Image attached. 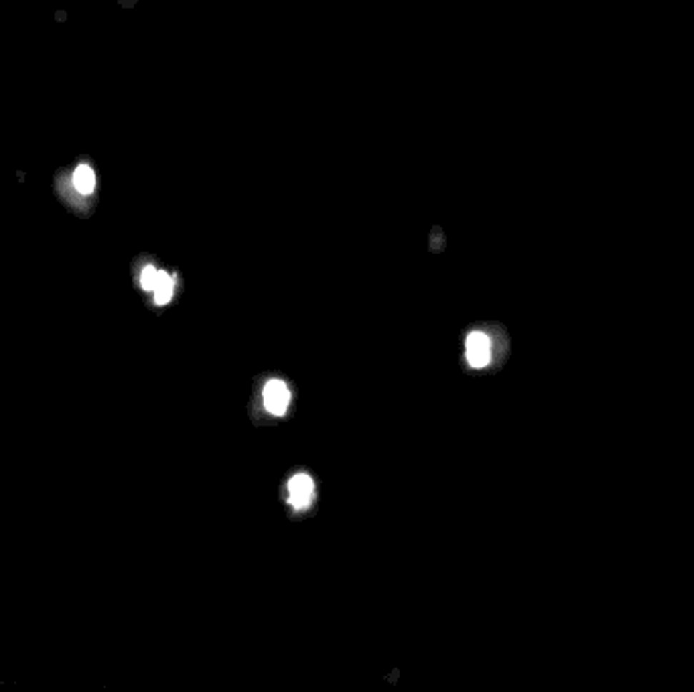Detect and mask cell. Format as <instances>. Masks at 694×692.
Returning a JSON list of instances; mask_svg holds the SVG:
<instances>
[{
  "label": "cell",
  "mask_w": 694,
  "mask_h": 692,
  "mask_svg": "<svg viewBox=\"0 0 694 692\" xmlns=\"http://www.w3.org/2000/svg\"><path fill=\"white\" fill-rule=\"evenodd\" d=\"M173 287H175L173 277H169L167 272H159V280H157V285H154V289H152V292H154V301L159 302V305H164V302L171 301V297H173Z\"/></svg>",
  "instance_id": "cell-4"
},
{
  "label": "cell",
  "mask_w": 694,
  "mask_h": 692,
  "mask_svg": "<svg viewBox=\"0 0 694 692\" xmlns=\"http://www.w3.org/2000/svg\"><path fill=\"white\" fill-rule=\"evenodd\" d=\"M313 493H315V483L309 475L299 473L289 481V502L297 510H304L313 500Z\"/></svg>",
  "instance_id": "cell-3"
},
{
  "label": "cell",
  "mask_w": 694,
  "mask_h": 692,
  "mask_svg": "<svg viewBox=\"0 0 694 692\" xmlns=\"http://www.w3.org/2000/svg\"><path fill=\"white\" fill-rule=\"evenodd\" d=\"M159 272H161V270H157L154 266H147V268L142 270V275H140V285H142V289L144 290L154 289V285H157V280H159Z\"/></svg>",
  "instance_id": "cell-5"
},
{
  "label": "cell",
  "mask_w": 694,
  "mask_h": 692,
  "mask_svg": "<svg viewBox=\"0 0 694 692\" xmlns=\"http://www.w3.org/2000/svg\"><path fill=\"white\" fill-rule=\"evenodd\" d=\"M465 355L471 367H485L492 360V341L485 333L473 331L465 341Z\"/></svg>",
  "instance_id": "cell-1"
},
{
  "label": "cell",
  "mask_w": 694,
  "mask_h": 692,
  "mask_svg": "<svg viewBox=\"0 0 694 692\" xmlns=\"http://www.w3.org/2000/svg\"><path fill=\"white\" fill-rule=\"evenodd\" d=\"M262 398H264V408L270 415L282 416L287 412V408H289V402H291V392H289L284 382L270 380L264 386Z\"/></svg>",
  "instance_id": "cell-2"
}]
</instances>
